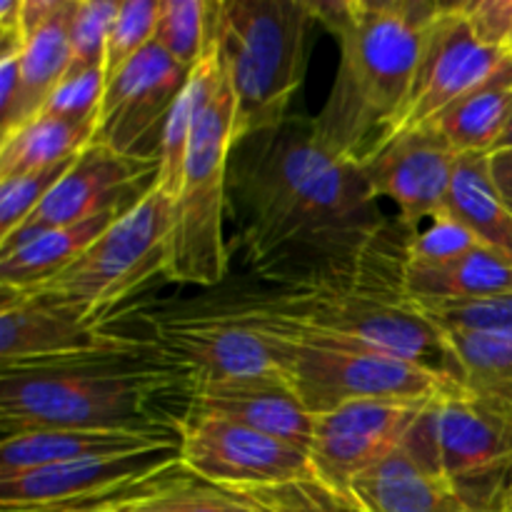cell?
Returning <instances> with one entry per match:
<instances>
[{
    "instance_id": "1",
    "label": "cell",
    "mask_w": 512,
    "mask_h": 512,
    "mask_svg": "<svg viewBox=\"0 0 512 512\" xmlns=\"http://www.w3.org/2000/svg\"><path fill=\"white\" fill-rule=\"evenodd\" d=\"M228 208L248 268L275 285L348 273L388 225L358 163L330 150L303 115L235 143Z\"/></svg>"
},
{
    "instance_id": "2",
    "label": "cell",
    "mask_w": 512,
    "mask_h": 512,
    "mask_svg": "<svg viewBox=\"0 0 512 512\" xmlns=\"http://www.w3.org/2000/svg\"><path fill=\"white\" fill-rule=\"evenodd\" d=\"M190 380L150 343L125 353L18 365L0 373L3 438L40 430H140L180 433L155 405Z\"/></svg>"
},
{
    "instance_id": "3",
    "label": "cell",
    "mask_w": 512,
    "mask_h": 512,
    "mask_svg": "<svg viewBox=\"0 0 512 512\" xmlns=\"http://www.w3.org/2000/svg\"><path fill=\"white\" fill-rule=\"evenodd\" d=\"M408 240L410 230L388 223L348 273L253 295L260 308L305 333L400 355L455 378L443 333L403 290Z\"/></svg>"
},
{
    "instance_id": "4",
    "label": "cell",
    "mask_w": 512,
    "mask_h": 512,
    "mask_svg": "<svg viewBox=\"0 0 512 512\" xmlns=\"http://www.w3.org/2000/svg\"><path fill=\"white\" fill-rule=\"evenodd\" d=\"M440 8L425 0H348V18L335 33L340 68L315 118L330 150L360 163L383 143L413 88Z\"/></svg>"
},
{
    "instance_id": "5",
    "label": "cell",
    "mask_w": 512,
    "mask_h": 512,
    "mask_svg": "<svg viewBox=\"0 0 512 512\" xmlns=\"http://www.w3.org/2000/svg\"><path fill=\"white\" fill-rule=\"evenodd\" d=\"M195 120L175 198L168 280L215 288L228 275L225 210L230 155L238 143V105L215 43L193 70Z\"/></svg>"
},
{
    "instance_id": "6",
    "label": "cell",
    "mask_w": 512,
    "mask_h": 512,
    "mask_svg": "<svg viewBox=\"0 0 512 512\" xmlns=\"http://www.w3.org/2000/svg\"><path fill=\"white\" fill-rule=\"evenodd\" d=\"M308 0H220L213 43L238 105V140L288 118L303 85Z\"/></svg>"
},
{
    "instance_id": "7",
    "label": "cell",
    "mask_w": 512,
    "mask_h": 512,
    "mask_svg": "<svg viewBox=\"0 0 512 512\" xmlns=\"http://www.w3.org/2000/svg\"><path fill=\"white\" fill-rule=\"evenodd\" d=\"M253 303V290H248ZM278 335V368L310 415L350 403L433 405L463 385L440 370L365 345L320 338L293 328L258 305Z\"/></svg>"
},
{
    "instance_id": "8",
    "label": "cell",
    "mask_w": 512,
    "mask_h": 512,
    "mask_svg": "<svg viewBox=\"0 0 512 512\" xmlns=\"http://www.w3.org/2000/svg\"><path fill=\"white\" fill-rule=\"evenodd\" d=\"M173 215L175 200L153 185L73 265L25 293L65 300L103 318L158 275L168 280Z\"/></svg>"
},
{
    "instance_id": "9",
    "label": "cell",
    "mask_w": 512,
    "mask_h": 512,
    "mask_svg": "<svg viewBox=\"0 0 512 512\" xmlns=\"http://www.w3.org/2000/svg\"><path fill=\"white\" fill-rule=\"evenodd\" d=\"M150 323L155 353L173 363L190 385L280 373L278 335L248 290L190 303Z\"/></svg>"
},
{
    "instance_id": "10",
    "label": "cell",
    "mask_w": 512,
    "mask_h": 512,
    "mask_svg": "<svg viewBox=\"0 0 512 512\" xmlns=\"http://www.w3.org/2000/svg\"><path fill=\"white\" fill-rule=\"evenodd\" d=\"M433 470L485 512H505L512 483V420L458 390L425 408Z\"/></svg>"
},
{
    "instance_id": "11",
    "label": "cell",
    "mask_w": 512,
    "mask_h": 512,
    "mask_svg": "<svg viewBox=\"0 0 512 512\" xmlns=\"http://www.w3.org/2000/svg\"><path fill=\"white\" fill-rule=\"evenodd\" d=\"M180 460L195 478L223 490H258L318 480L308 450L188 410L180 418Z\"/></svg>"
},
{
    "instance_id": "12",
    "label": "cell",
    "mask_w": 512,
    "mask_h": 512,
    "mask_svg": "<svg viewBox=\"0 0 512 512\" xmlns=\"http://www.w3.org/2000/svg\"><path fill=\"white\" fill-rule=\"evenodd\" d=\"M190 75L193 70L150 43L105 85L93 143L125 158L158 163L165 125L188 88Z\"/></svg>"
},
{
    "instance_id": "13",
    "label": "cell",
    "mask_w": 512,
    "mask_h": 512,
    "mask_svg": "<svg viewBox=\"0 0 512 512\" xmlns=\"http://www.w3.org/2000/svg\"><path fill=\"white\" fill-rule=\"evenodd\" d=\"M135 348H143V343L110 333L103 318H93L78 305L8 288L0 293V368Z\"/></svg>"
},
{
    "instance_id": "14",
    "label": "cell",
    "mask_w": 512,
    "mask_h": 512,
    "mask_svg": "<svg viewBox=\"0 0 512 512\" xmlns=\"http://www.w3.org/2000/svg\"><path fill=\"white\" fill-rule=\"evenodd\" d=\"M508 50L483 43L458 3H443L415 73L413 88L390 123L388 135L430 125L468 90L488 80L508 60Z\"/></svg>"
},
{
    "instance_id": "15",
    "label": "cell",
    "mask_w": 512,
    "mask_h": 512,
    "mask_svg": "<svg viewBox=\"0 0 512 512\" xmlns=\"http://www.w3.org/2000/svg\"><path fill=\"white\" fill-rule=\"evenodd\" d=\"M155 173L158 163L125 158L105 145L90 143L38 210L10 238L0 240V258L45 230L83 223L113 208H130L153 188Z\"/></svg>"
},
{
    "instance_id": "16",
    "label": "cell",
    "mask_w": 512,
    "mask_h": 512,
    "mask_svg": "<svg viewBox=\"0 0 512 512\" xmlns=\"http://www.w3.org/2000/svg\"><path fill=\"white\" fill-rule=\"evenodd\" d=\"M428 405L350 403L315 415L310 463L325 488L353 500L355 480L398 453Z\"/></svg>"
},
{
    "instance_id": "17",
    "label": "cell",
    "mask_w": 512,
    "mask_h": 512,
    "mask_svg": "<svg viewBox=\"0 0 512 512\" xmlns=\"http://www.w3.org/2000/svg\"><path fill=\"white\" fill-rule=\"evenodd\" d=\"M460 153L435 125L400 130L358 163L375 198L398 205V223L415 233L440 218Z\"/></svg>"
},
{
    "instance_id": "18",
    "label": "cell",
    "mask_w": 512,
    "mask_h": 512,
    "mask_svg": "<svg viewBox=\"0 0 512 512\" xmlns=\"http://www.w3.org/2000/svg\"><path fill=\"white\" fill-rule=\"evenodd\" d=\"M188 413L228 420L310 450L315 415L300 403L283 373L245 375L190 385Z\"/></svg>"
},
{
    "instance_id": "19",
    "label": "cell",
    "mask_w": 512,
    "mask_h": 512,
    "mask_svg": "<svg viewBox=\"0 0 512 512\" xmlns=\"http://www.w3.org/2000/svg\"><path fill=\"white\" fill-rule=\"evenodd\" d=\"M75 0H23L25 43L18 98L0 120V138L38 118L70 73V20Z\"/></svg>"
},
{
    "instance_id": "20",
    "label": "cell",
    "mask_w": 512,
    "mask_h": 512,
    "mask_svg": "<svg viewBox=\"0 0 512 512\" xmlns=\"http://www.w3.org/2000/svg\"><path fill=\"white\" fill-rule=\"evenodd\" d=\"M180 445V433H140V430H40L3 438L0 480L18 478L33 470L108 455L148 453Z\"/></svg>"
},
{
    "instance_id": "21",
    "label": "cell",
    "mask_w": 512,
    "mask_h": 512,
    "mask_svg": "<svg viewBox=\"0 0 512 512\" xmlns=\"http://www.w3.org/2000/svg\"><path fill=\"white\" fill-rule=\"evenodd\" d=\"M350 495L360 512H485L405 448L355 480Z\"/></svg>"
},
{
    "instance_id": "22",
    "label": "cell",
    "mask_w": 512,
    "mask_h": 512,
    "mask_svg": "<svg viewBox=\"0 0 512 512\" xmlns=\"http://www.w3.org/2000/svg\"><path fill=\"white\" fill-rule=\"evenodd\" d=\"M403 290L418 308L498 298L512 293V263L483 245L440 265L405 260Z\"/></svg>"
},
{
    "instance_id": "23",
    "label": "cell",
    "mask_w": 512,
    "mask_h": 512,
    "mask_svg": "<svg viewBox=\"0 0 512 512\" xmlns=\"http://www.w3.org/2000/svg\"><path fill=\"white\" fill-rule=\"evenodd\" d=\"M443 218L458 223L483 248L512 263V210L495 183L490 155L460 153Z\"/></svg>"
},
{
    "instance_id": "24",
    "label": "cell",
    "mask_w": 512,
    "mask_h": 512,
    "mask_svg": "<svg viewBox=\"0 0 512 512\" xmlns=\"http://www.w3.org/2000/svg\"><path fill=\"white\" fill-rule=\"evenodd\" d=\"M130 208H113L108 213L83 220V223L35 235L33 240L0 258V288L25 293V290H33L53 280L68 265H73Z\"/></svg>"
},
{
    "instance_id": "25",
    "label": "cell",
    "mask_w": 512,
    "mask_h": 512,
    "mask_svg": "<svg viewBox=\"0 0 512 512\" xmlns=\"http://www.w3.org/2000/svg\"><path fill=\"white\" fill-rule=\"evenodd\" d=\"M512 118V55L475 85L473 90L445 108L430 125L448 138L458 153L493 155Z\"/></svg>"
},
{
    "instance_id": "26",
    "label": "cell",
    "mask_w": 512,
    "mask_h": 512,
    "mask_svg": "<svg viewBox=\"0 0 512 512\" xmlns=\"http://www.w3.org/2000/svg\"><path fill=\"white\" fill-rule=\"evenodd\" d=\"M95 128L98 115L70 118L43 110L8 138H0V180L75 160L93 143Z\"/></svg>"
},
{
    "instance_id": "27",
    "label": "cell",
    "mask_w": 512,
    "mask_h": 512,
    "mask_svg": "<svg viewBox=\"0 0 512 512\" xmlns=\"http://www.w3.org/2000/svg\"><path fill=\"white\" fill-rule=\"evenodd\" d=\"M455 380L468 395L512 420V335L443 330Z\"/></svg>"
},
{
    "instance_id": "28",
    "label": "cell",
    "mask_w": 512,
    "mask_h": 512,
    "mask_svg": "<svg viewBox=\"0 0 512 512\" xmlns=\"http://www.w3.org/2000/svg\"><path fill=\"white\" fill-rule=\"evenodd\" d=\"M215 8L210 0H160L153 43L183 68L195 70L213 43Z\"/></svg>"
},
{
    "instance_id": "29",
    "label": "cell",
    "mask_w": 512,
    "mask_h": 512,
    "mask_svg": "<svg viewBox=\"0 0 512 512\" xmlns=\"http://www.w3.org/2000/svg\"><path fill=\"white\" fill-rule=\"evenodd\" d=\"M120 3L113 0H75L70 20V73L105 68L108 38Z\"/></svg>"
},
{
    "instance_id": "30",
    "label": "cell",
    "mask_w": 512,
    "mask_h": 512,
    "mask_svg": "<svg viewBox=\"0 0 512 512\" xmlns=\"http://www.w3.org/2000/svg\"><path fill=\"white\" fill-rule=\"evenodd\" d=\"M243 498L253 512H360L355 500L325 488L320 480H298L258 490H228Z\"/></svg>"
},
{
    "instance_id": "31",
    "label": "cell",
    "mask_w": 512,
    "mask_h": 512,
    "mask_svg": "<svg viewBox=\"0 0 512 512\" xmlns=\"http://www.w3.org/2000/svg\"><path fill=\"white\" fill-rule=\"evenodd\" d=\"M160 0H128L120 3L118 15L113 20L105 53V85L135 58L143 53L155 38L158 25Z\"/></svg>"
},
{
    "instance_id": "32",
    "label": "cell",
    "mask_w": 512,
    "mask_h": 512,
    "mask_svg": "<svg viewBox=\"0 0 512 512\" xmlns=\"http://www.w3.org/2000/svg\"><path fill=\"white\" fill-rule=\"evenodd\" d=\"M70 165H73V160L0 180V240L10 238L38 210L45 195L53 190V185L63 178Z\"/></svg>"
},
{
    "instance_id": "33",
    "label": "cell",
    "mask_w": 512,
    "mask_h": 512,
    "mask_svg": "<svg viewBox=\"0 0 512 512\" xmlns=\"http://www.w3.org/2000/svg\"><path fill=\"white\" fill-rule=\"evenodd\" d=\"M130 512H253L243 498L190 475L150 498L135 503Z\"/></svg>"
},
{
    "instance_id": "34",
    "label": "cell",
    "mask_w": 512,
    "mask_h": 512,
    "mask_svg": "<svg viewBox=\"0 0 512 512\" xmlns=\"http://www.w3.org/2000/svg\"><path fill=\"white\" fill-rule=\"evenodd\" d=\"M475 248H480V243L468 230L440 215L430 220L425 228L410 233L408 260L420 265H440L473 253Z\"/></svg>"
},
{
    "instance_id": "35",
    "label": "cell",
    "mask_w": 512,
    "mask_h": 512,
    "mask_svg": "<svg viewBox=\"0 0 512 512\" xmlns=\"http://www.w3.org/2000/svg\"><path fill=\"white\" fill-rule=\"evenodd\" d=\"M105 93V70H88L75 73L60 83L50 103L45 105L48 113L70 115V118H93L100 110V100Z\"/></svg>"
},
{
    "instance_id": "36",
    "label": "cell",
    "mask_w": 512,
    "mask_h": 512,
    "mask_svg": "<svg viewBox=\"0 0 512 512\" xmlns=\"http://www.w3.org/2000/svg\"><path fill=\"white\" fill-rule=\"evenodd\" d=\"M465 18L483 43L493 48H512V0H470L458 3Z\"/></svg>"
},
{
    "instance_id": "37",
    "label": "cell",
    "mask_w": 512,
    "mask_h": 512,
    "mask_svg": "<svg viewBox=\"0 0 512 512\" xmlns=\"http://www.w3.org/2000/svg\"><path fill=\"white\" fill-rule=\"evenodd\" d=\"M490 165H493L495 183H498L505 203H508V208L512 210V153H508V150L493 153L490 155Z\"/></svg>"
},
{
    "instance_id": "38",
    "label": "cell",
    "mask_w": 512,
    "mask_h": 512,
    "mask_svg": "<svg viewBox=\"0 0 512 512\" xmlns=\"http://www.w3.org/2000/svg\"><path fill=\"white\" fill-rule=\"evenodd\" d=\"M500 150H508V153H512V118H510V125L508 130L503 133V138H500L498 148H495V153H500Z\"/></svg>"
},
{
    "instance_id": "39",
    "label": "cell",
    "mask_w": 512,
    "mask_h": 512,
    "mask_svg": "<svg viewBox=\"0 0 512 512\" xmlns=\"http://www.w3.org/2000/svg\"><path fill=\"white\" fill-rule=\"evenodd\" d=\"M133 505H128V508H110V510H95V512H130Z\"/></svg>"
},
{
    "instance_id": "40",
    "label": "cell",
    "mask_w": 512,
    "mask_h": 512,
    "mask_svg": "<svg viewBox=\"0 0 512 512\" xmlns=\"http://www.w3.org/2000/svg\"><path fill=\"white\" fill-rule=\"evenodd\" d=\"M505 512H512V483H510V493H508V505H505Z\"/></svg>"
},
{
    "instance_id": "41",
    "label": "cell",
    "mask_w": 512,
    "mask_h": 512,
    "mask_svg": "<svg viewBox=\"0 0 512 512\" xmlns=\"http://www.w3.org/2000/svg\"><path fill=\"white\" fill-rule=\"evenodd\" d=\"M510 53H512V48H510Z\"/></svg>"
}]
</instances>
